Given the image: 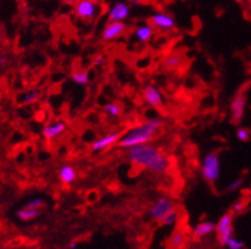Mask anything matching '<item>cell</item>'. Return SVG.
I'll return each instance as SVG.
<instances>
[{"instance_id":"obj_1","label":"cell","mask_w":251,"mask_h":249,"mask_svg":"<svg viewBox=\"0 0 251 249\" xmlns=\"http://www.w3.org/2000/svg\"><path fill=\"white\" fill-rule=\"evenodd\" d=\"M126 159L130 163L141 166L156 175H163L170 166L168 156L151 145H138L126 148Z\"/></svg>"},{"instance_id":"obj_2","label":"cell","mask_w":251,"mask_h":249,"mask_svg":"<svg viewBox=\"0 0 251 249\" xmlns=\"http://www.w3.org/2000/svg\"><path fill=\"white\" fill-rule=\"evenodd\" d=\"M164 121L160 117H152L143 122L139 126L133 127L123 132L122 137L119 138L118 146L119 148H130L138 145H145L154 140L159 130L163 127Z\"/></svg>"},{"instance_id":"obj_3","label":"cell","mask_w":251,"mask_h":249,"mask_svg":"<svg viewBox=\"0 0 251 249\" xmlns=\"http://www.w3.org/2000/svg\"><path fill=\"white\" fill-rule=\"evenodd\" d=\"M201 175L209 183H215L221 175L220 156L216 151H210L204 156L201 161Z\"/></svg>"},{"instance_id":"obj_4","label":"cell","mask_w":251,"mask_h":249,"mask_svg":"<svg viewBox=\"0 0 251 249\" xmlns=\"http://www.w3.org/2000/svg\"><path fill=\"white\" fill-rule=\"evenodd\" d=\"M214 232L216 233V238H218L219 243L225 247L226 242L234 234V213L227 212L224 216H221V218L219 219L218 223L215 225V230Z\"/></svg>"},{"instance_id":"obj_5","label":"cell","mask_w":251,"mask_h":249,"mask_svg":"<svg viewBox=\"0 0 251 249\" xmlns=\"http://www.w3.org/2000/svg\"><path fill=\"white\" fill-rule=\"evenodd\" d=\"M74 14L77 19L90 22L98 14L97 0H76L74 4Z\"/></svg>"},{"instance_id":"obj_6","label":"cell","mask_w":251,"mask_h":249,"mask_svg":"<svg viewBox=\"0 0 251 249\" xmlns=\"http://www.w3.org/2000/svg\"><path fill=\"white\" fill-rule=\"evenodd\" d=\"M174 209H175V204L170 198L160 197L155 201V203L152 204L151 208H150L149 214L154 221L161 223V221L165 218L166 214H169L171 211H174Z\"/></svg>"},{"instance_id":"obj_7","label":"cell","mask_w":251,"mask_h":249,"mask_svg":"<svg viewBox=\"0 0 251 249\" xmlns=\"http://www.w3.org/2000/svg\"><path fill=\"white\" fill-rule=\"evenodd\" d=\"M149 24L154 29L168 31L173 30L176 26V20L171 14L166 13V11H156L149 18Z\"/></svg>"},{"instance_id":"obj_8","label":"cell","mask_w":251,"mask_h":249,"mask_svg":"<svg viewBox=\"0 0 251 249\" xmlns=\"http://www.w3.org/2000/svg\"><path fill=\"white\" fill-rule=\"evenodd\" d=\"M123 132L120 131H113L110 134L105 135V136L100 137L98 140L93 141L90 143V151L94 152V154H98V152H102V151L109 150L113 146H116L119 138L122 137Z\"/></svg>"},{"instance_id":"obj_9","label":"cell","mask_w":251,"mask_h":249,"mask_svg":"<svg viewBox=\"0 0 251 249\" xmlns=\"http://www.w3.org/2000/svg\"><path fill=\"white\" fill-rule=\"evenodd\" d=\"M126 29L124 22H108L102 27L101 39L104 41H115L126 33Z\"/></svg>"},{"instance_id":"obj_10","label":"cell","mask_w":251,"mask_h":249,"mask_svg":"<svg viewBox=\"0 0 251 249\" xmlns=\"http://www.w3.org/2000/svg\"><path fill=\"white\" fill-rule=\"evenodd\" d=\"M246 110V95L244 92H239L234 99H232L231 105H230V116L231 121L235 125L243 121L244 115H245Z\"/></svg>"},{"instance_id":"obj_11","label":"cell","mask_w":251,"mask_h":249,"mask_svg":"<svg viewBox=\"0 0 251 249\" xmlns=\"http://www.w3.org/2000/svg\"><path fill=\"white\" fill-rule=\"evenodd\" d=\"M143 96L147 104L151 107H155V109H160L164 105L163 92L154 84H149L143 89Z\"/></svg>"},{"instance_id":"obj_12","label":"cell","mask_w":251,"mask_h":249,"mask_svg":"<svg viewBox=\"0 0 251 249\" xmlns=\"http://www.w3.org/2000/svg\"><path fill=\"white\" fill-rule=\"evenodd\" d=\"M130 15V6L125 1H118L108 11L109 22H125Z\"/></svg>"},{"instance_id":"obj_13","label":"cell","mask_w":251,"mask_h":249,"mask_svg":"<svg viewBox=\"0 0 251 249\" xmlns=\"http://www.w3.org/2000/svg\"><path fill=\"white\" fill-rule=\"evenodd\" d=\"M185 63H186V59L181 52H170L164 58L163 68L169 71H174V70H177L181 66H184Z\"/></svg>"},{"instance_id":"obj_14","label":"cell","mask_w":251,"mask_h":249,"mask_svg":"<svg viewBox=\"0 0 251 249\" xmlns=\"http://www.w3.org/2000/svg\"><path fill=\"white\" fill-rule=\"evenodd\" d=\"M67 131V123L64 121H56L51 122L43 129L42 134L47 140H55L63 132Z\"/></svg>"},{"instance_id":"obj_15","label":"cell","mask_w":251,"mask_h":249,"mask_svg":"<svg viewBox=\"0 0 251 249\" xmlns=\"http://www.w3.org/2000/svg\"><path fill=\"white\" fill-rule=\"evenodd\" d=\"M58 175L60 182L63 184H65V186H70L77 177L76 171H75V168L73 167V166H70V164H64V166H61Z\"/></svg>"},{"instance_id":"obj_16","label":"cell","mask_w":251,"mask_h":249,"mask_svg":"<svg viewBox=\"0 0 251 249\" xmlns=\"http://www.w3.org/2000/svg\"><path fill=\"white\" fill-rule=\"evenodd\" d=\"M215 225L216 223L211 222V221H204V222L198 223L193 228V234L196 238H204L215 230Z\"/></svg>"},{"instance_id":"obj_17","label":"cell","mask_w":251,"mask_h":249,"mask_svg":"<svg viewBox=\"0 0 251 249\" xmlns=\"http://www.w3.org/2000/svg\"><path fill=\"white\" fill-rule=\"evenodd\" d=\"M134 35H135L136 40H138L139 43L147 44V43H149V41L151 40L152 36H154V27L150 24H144L141 25V26L136 27Z\"/></svg>"},{"instance_id":"obj_18","label":"cell","mask_w":251,"mask_h":249,"mask_svg":"<svg viewBox=\"0 0 251 249\" xmlns=\"http://www.w3.org/2000/svg\"><path fill=\"white\" fill-rule=\"evenodd\" d=\"M42 213V209L36 208H29V207H22L17 211V218L23 221V222H29V221H33V219L38 218Z\"/></svg>"},{"instance_id":"obj_19","label":"cell","mask_w":251,"mask_h":249,"mask_svg":"<svg viewBox=\"0 0 251 249\" xmlns=\"http://www.w3.org/2000/svg\"><path fill=\"white\" fill-rule=\"evenodd\" d=\"M70 80L79 86H86L90 82V74L88 70H76L70 75Z\"/></svg>"},{"instance_id":"obj_20","label":"cell","mask_w":251,"mask_h":249,"mask_svg":"<svg viewBox=\"0 0 251 249\" xmlns=\"http://www.w3.org/2000/svg\"><path fill=\"white\" fill-rule=\"evenodd\" d=\"M186 242V236L182 230H175L173 236L169 239V248L170 249H180L184 247Z\"/></svg>"},{"instance_id":"obj_21","label":"cell","mask_w":251,"mask_h":249,"mask_svg":"<svg viewBox=\"0 0 251 249\" xmlns=\"http://www.w3.org/2000/svg\"><path fill=\"white\" fill-rule=\"evenodd\" d=\"M39 99H40V91L38 89H33V90H29L23 93L22 97H20V105L29 106V105L35 104Z\"/></svg>"},{"instance_id":"obj_22","label":"cell","mask_w":251,"mask_h":249,"mask_svg":"<svg viewBox=\"0 0 251 249\" xmlns=\"http://www.w3.org/2000/svg\"><path fill=\"white\" fill-rule=\"evenodd\" d=\"M104 111L108 113L110 117L118 118L123 113V106L119 102H109L104 106Z\"/></svg>"},{"instance_id":"obj_23","label":"cell","mask_w":251,"mask_h":249,"mask_svg":"<svg viewBox=\"0 0 251 249\" xmlns=\"http://www.w3.org/2000/svg\"><path fill=\"white\" fill-rule=\"evenodd\" d=\"M177 221H179V213H177L176 208H175L174 211H171L170 213L166 214L165 218L161 221V223L164 226H168V227H173V226L176 225Z\"/></svg>"},{"instance_id":"obj_24","label":"cell","mask_w":251,"mask_h":249,"mask_svg":"<svg viewBox=\"0 0 251 249\" xmlns=\"http://www.w3.org/2000/svg\"><path fill=\"white\" fill-rule=\"evenodd\" d=\"M236 137L237 140L241 141V142H248L251 138V131L246 127H240V129H237Z\"/></svg>"},{"instance_id":"obj_25","label":"cell","mask_w":251,"mask_h":249,"mask_svg":"<svg viewBox=\"0 0 251 249\" xmlns=\"http://www.w3.org/2000/svg\"><path fill=\"white\" fill-rule=\"evenodd\" d=\"M25 207H29V208H36V209H42L44 208L45 205V201L40 197H35L33 200L28 201V202L25 203Z\"/></svg>"},{"instance_id":"obj_26","label":"cell","mask_w":251,"mask_h":249,"mask_svg":"<svg viewBox=\"0 0 251 249\" xmlns=\"http://www.w3.org/2000/svg\"><path fill=\"white\" fill-rule=\"evenodd\" d=\"M244 246H245V244H244L243 242L234 238V237H231V238L226 242V244H225V247H227L229 249H244Z\"/></svg>"},{"instance_id":"obj_27","label":"cell","mask_w":251,"mask_h":249,"mask_svg":"<svg viewBox=\"0 0 251 249\" xmlns=\"http://www.w3.org/2000/svg\"><path fill=\"white\" fill-rule=\"evenodd\" d=\"M243 184H244L243 178H236L235 181H231L229 184H227L226 191L227 192H235V191H237L239 188H241V187H243Z\"/></svg>"},{"instance_id":"obj_28","label":"cell","mask_w":251,"mask_h":249,"mask_svg":"<svg viewBox=\"0 0 251 249\" xmlns=\"http://www.w3.org/2000/svg\"><path fill=\"white\" fill-rule=\"evenodd\" d=\"M245 202L244 201H237V202L234 203V207H232V211L235 213H241V212L245 209Z\"/></svg>"},{"instance_id":"obj_29","label":"cell","mask_w":251,"mask_h":249,"mask_svg":"<svg viewBox=\"0 0 251 249\" xmlns=\"http://www.w3.org/2000/svg\"><path fill=\"white\" fill-rule=\"evenodd\" d=\"M104 63H105V58L102 56V55H99V56H97V58L93 60L91 66H94V68H99V66H101Z\"/></svg>"},{"instance_id":"obj_30","label":"cell","mask_w":251,"mask_h":249,"mask_svg":"<svg viewBox=\"0 0 251 249\" xmlns=\"http://www.w3.org/2000/svg\"><path fill=\"white\" fill-rule=\"evenodd\" d=\"M130 1V5H134V6H138L143 3V0H129Z\"/></svg>"},{"instance_id":"obj_31","label":"cell","mask_w":251,"mask_h":249,"mask_svg":"<svg viewBox=\"0 0 251 249\" xmlns=\"http://www.w3.org/2000/svg\"><path fill=\"white\" fill-rule=\"evenodd\" d=\"M5 63H6L5 55H0V66H3Z\"/></svg>"},{"instance_id":"obj_32","label":"cell","mask_w":251,"mask_h":249,"mask_svg":"<svg viewBox=\"0 0 251 249\" xmlns=\"http://www.w3.org/2000/svg\"><path fill=\"white\" fill-rule=\"evenodd\" d=\"M77 247L76 242H70L69 246H68V249H75Z\"/></svg>"},{"instance_id":"obj_33","label":"cell","mask_w":251,"mask_h":249,"mask_svg":"<svg viewBox=\"0 0 251 249\" xmlns=\"http://www.w3.org/2000/svg\"><path fill=\"white\" fill-rule=\"evenodd\" d=\"M234 1H235V3H237V4H240V5L244 3V0H234Z\"/></svg>"}]
</instances>
